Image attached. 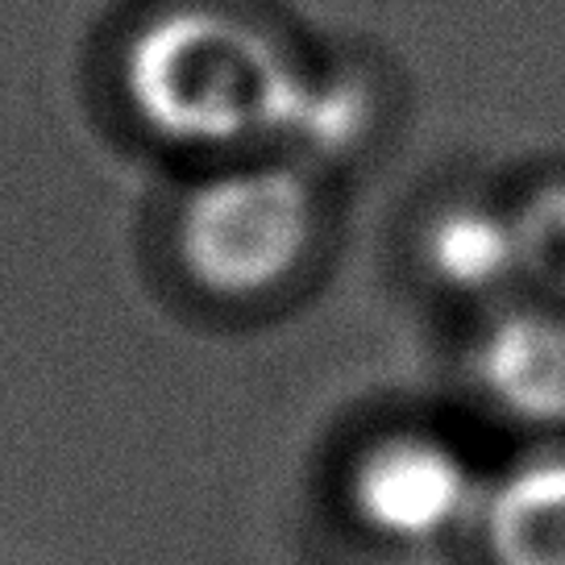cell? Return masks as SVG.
<instances>
[{"mask_svg": "<svg viewBox=\"0 0 565 565\" xmlns=\"http://www.w3.org/2000/svg\"><path fill=\"white\" fill-rule=\"evenodd\" d=\"M303 75L275 38L225 9H171L125 58L138 121L195 150H246L287 134Z\"/></svg>", "mask_w": 565, "mask_h": 565, "instance_id": "1", "label": "cell"}, {"mask_svg": "<svg viewBox=\"0 0 565 565\" xmlns=\"http://www.w3.org/2000/svg\"><path fill=\"white\" fill-rule=\"evenodd\" d=\"M317 237V192L300 162H233L179 209V258L204 291L249 300L275 291Z\"/></svg>", "mask_w": 565, "mask_h": 565, "instance_id": "2", "label": "cell"}, {"mask_svg": "<svg viewBox=\"0 0 565 565\" xmlns=\"http://www.w3.org/2000/svg\"><path fill=\"white\" fill-rule=\"evenodd\" d=\"M482 494L487 487L454 445L416 433L371 445L350 478L358 520L399 545H428L461 524H478Z\"/></svg>", "mask_w": 565, "mask_h": 565, "instance_id": "3", "label": "cell"}, {"mask_svg": "<svg viewBox=\"0 0 565 565\" xmlns=\"http://www.w3.org/2000/svg\"><path fill=\"white\" fill-rule=\"evenodd\" d=\"M475 383L499 412L524 424H565V317L515 308L478 337Z\"/></svg>", "mask_w": 565, "mask_h": 565, "instance_id": "4", "label": "cell"}, {"mask_svg": "<svg viewBox=\"0 0 565 565\" xmlns=\"http://www.w3.org/2000/svg\"><path fill=\"white\" fill-rule=\"evenodd\" d=\"M478 536L491 565H565V454H536L494 478Z\"/></svg>", "mask_w": 565, "mask_h": 565, "instance_id": "5", "label": "cell"}, {"mask_svg": "<svg viewBox=\"0 0 565 565\" xmlns=\"http://www.w3.org/2000/svg\"><path fill=\"white\" fill-rule=\"evenodd\" d=\"M428 270L441 287L458 296H491L503 291L520 275V246H515L512 216L478 204H458L441 212L424 242Z\"/></svg>", "mask_w": 565, "mask_h": 565, "instance_id": "6", "label": "cell"}, {"mask_svg": "<svg viewBox=\"0 0 565 565\" xmlns=\"http://www.w3.org/2000/svg\"><path fill=\"white\" fill-rule=\"evenodd\" d=\"M520 275L565 303V188H545L512 216Z\"/></svg>", "mask_w": 565, "mask_h": 565, "instance_id": "7", "label": "cell"}]
</instances>
